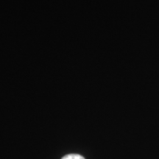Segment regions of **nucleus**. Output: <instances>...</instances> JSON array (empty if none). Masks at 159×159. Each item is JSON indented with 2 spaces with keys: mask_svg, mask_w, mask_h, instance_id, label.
I'll list each match as a JSON object with an SVG mask.
<instances>
[{
  "mask_svg": "<svg viewBox=\"0 0 159 159\" xmlns=\"http://www.w3.org/2000/svg\"><path fill=\"white\" fill-rule=\"evenodd\" d=\"M61 159H85L84 157L79 154H69L63 156Z\"/></svg>",
  "mask_w": 159,
  "mask_h": 159,
  "instance_id": "obj_1",
  "label": "nucleus"
}]
</instances>
